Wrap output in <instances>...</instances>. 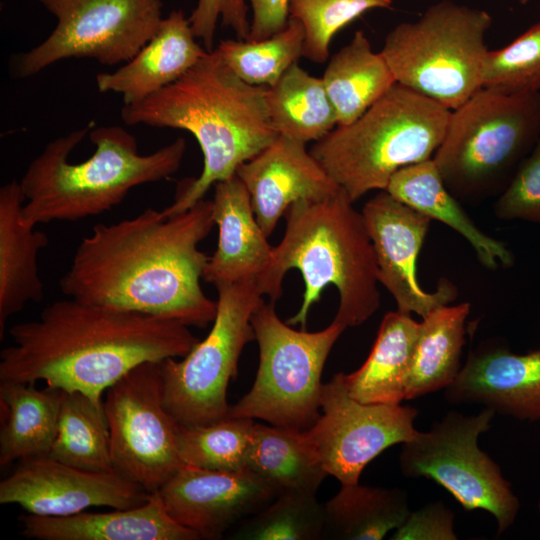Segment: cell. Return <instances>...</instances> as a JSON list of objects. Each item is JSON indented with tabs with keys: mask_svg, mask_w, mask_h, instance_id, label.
Wrapping results in <instances>:
<instances>
[{
	"mask_svg": "<svg viewBox=\"0 0 540 540\" xmlns=\"http://www.w3.org/2000/svg\"><path fill=\"white\" fill-rule=\"evenodd\" d=\"M385 191L431 220H438L461 235L486 269L509 268L514 255L501 241L484 233L449 191L433 158L397 171Z\"/></svg>",
	"mask_w": 540,
	"mask_h": 540,
	"instance_id": "obj_24",
	"label": "cell"
},
{
	"mask_svg": "<svg viewBox=\"0 0 540 540\" xmlns=\"http://www.w3.org/2000/svg\"><path fill=\"white\" fill-rule=\"evenodd\" d=\"M452 404H480L520 420L540 419V349L516 354L483 342L470 351L454 382L444 389Z\"/></svg>",
	"mask_w": 540,
	"mask_h": 540,
	"instance_id": "obj_18",
	"label": "cell"
},
{
	"mask_svg": "<svg viewBox=\"0 0 540 540\" xmlns=\"http://www.w3.org/2000/svg\"><path fill=\"white\" fill-rule=\"evenodd\" d=\"M305 32L289 18L284 29L259 41L226 39L215 48L227 67L242 81L270 87L303 56Z\"/></svg>",
	"mask_w": 540,
	"mask_h": 540,
	"instance_id": "obj_33",
	"label": "cell"
},
{
	"mask_svg": "<svg viewBox=\"0 0 540 540\" xmlns=\"http://www.w3.org/2000/svg\"><path fill=\"white\" fill-rule=\"evenodd\" d=\"M495 414L486 407L472 415L449 411L402 444L399 467L405 477L436 482L466 511L490 513L500 535L515 521L520 503L499 465L478 445Z\"/></svg>",
	"mask_w": 540,
	"mask_h": 540,
	"instance_id": "obj_11",
	"label": "cell"
},
{
	"mask_svg": "<svg viewBox=\"0 0 540 540\" xmlns=\"http://www.w3.org/2000/svg\"><path fill=\"white\" fill-rule=\"evenodd\" d=\"M324 506L323 538L381 540L410 513L406 491L393 487L341 484Z\"/></svg>",
	"mask_w": 540,
	"mask_h": 540,
	"instance_id": "obj_29",
	"label": "cell"
},
{
	"mask_svg": "<svg viewBox=\"0 0 540 540\" xmlns=\"http://www.w3.org/2000/svg\"><path fill=\"white\" fill-rule=\"evenodd\" d=\"M468 302L439 307L422 318L410 363L405 400L450 386L462 369Z\"/></svg>",
	"mask_w": 540,
	"mask_h": 540,
	"instance_id": "obj_27",
	"label": "cell"
},
{
	"mask_svg": "<svg viewBox=\"0 0 540 540\" xmlns=\"http://www.w3.org/2000/svg\"><path fill=\"white\" fill-rule=\"evenodd\" d=\"M157 492L178 524L199 539H218L262 510L280 491L250 469L224 472L182 464Z\"/></svg>",
	"mask_w": 540,
	"mask_h": 540,
	"instance_id": "obj_17",
	"label": "cell"
},
{
	"mask_svg": "<svg viewBox=\"0 0 540 540\" xmlns=\"http://www.w3.org/2000/svg\"><path fill=\"white\" fill-rule=\"evenodd\" d=\"M322 79L337 126L353 123L397 83L386 59L373 51L362 30L332 56Z\"/></svg>",
	"mask_w": 540,
	"mask_h": 540,
	"instance_id": "obj_28",
	"label": "cell"
},
{
	"mask_svg": "<svg viewBox=\"0 0 540 540\" xmlns=\"http://www.w3.org/2000/svg\"><path fill=\"white\" fill-rule=\"evenodd\" d=\"M47 456L87 471H114L103 404L81 392L61 390L58 431Z\"/></svg>",
	"mask_w": 540,
	"mask_h": 540,
	"instance_id": "obj_32",
	"label": "cell"
},
{
	"mask_svg": "<svg viewBox=\"0 0 540 540\" xmlns=\"http://www.w3.org/2000/svg\"><path fill=\"white\" fill-rule=\"evenodd\" d=\"M454 519L453 511L442 501L431 502L416 511H410L390 539L457 540Z\"/></svg>",
	"mask_w": 540,
	"mask_h": 540,
	"instance_id": "obj_40",
	"label": "cell"
},
{
	"mask_svg": "<svg viewBox=\"0 0 540 540\" xmlns=\"http://www.w3.org/2000/svg\"><path fill=\"white\" fill-rule=\"evenodd\" d=\"M343 374L323 384L320 416L303 435L328 475L355 484L374 458L415 435L418 410L361 403L349 395Z\"/></svg>",
	"mask_w": 540,
	"mask_h": 540,
	"instance_id": "obj_14",
	"label": "cell"
},
{
	"mask_svg": "<svg viewBox=\"0 0 540 540\" xmlns=\"http://www.w3.org/2000/svg\"><path fill=\"white\" fill-rule=\"evenodd\" d=\"M481 86L507 95L540 92V21L505 47L488 50Z\"/></svg>",
	"mask_w": 540,
	"mask_h": 540,
	"instance_id": "obj_36",
	"label": "cell"
},
{
	"mask_svg": "<svg viewBox=\"0 0 540 540\" xmlns=\"http://www.w3.org/2000/svg\"><path fill=\"white\" fill-rule=\"evenodd\" d=\"M451 112L396 83L357 120L336 126L309 151L356 202L385 190L400 169L433 158Z\"/></svg>",
	"mask_w": 540,
	"mask_h": 540,
	"instance_id": "obj_6",
	"label": "cell"
},
{
	"mask_svg": "<svg viewBox=\"0 0 540 540\" xmlns=\"http://www.w3.org/2000/svg\"><path fill=\"white\" fill-rule=\"evenodd\" d=\"M392 0H289V18L305 32L303 57L324 63L335 34L365 12L392 7Z\"/></svg>",
	"mask_w": 540,
	"mask_h": 540,
	"instance_id": "obj_37",
	"label": "cell"
},
{
	"mask_svg": "<svg viewBox=\"0 0 540 540\" xmlns=\"http://www.w3.org/2000/svg\"><path fill=\"white\" fill-rule=\"evenodd\" d=\"M214 225L212 201L205 199L170 217L148 208L97 224L78 244L59 287L84 303L204 328L214 321L217 302L201 287L209 256L198 246Z\"/></svg>",
	"mask_w": 540,
	"mask_h": 540,
	"instance_id": "obj_1",
	"label": "cell"
},
{
	"mask_svg": "<svg viewBox=\"0 0 540 540\" xmlns=\"http://www.w3.org/2000/svg\"><path fill=\"white\" fill-rule=\"evenodd\" d=\"M491 24L487 11L443 0L391 29L380 52L397 83L452 111L482 88Z\"/></svg>",
	"mask_w": 540,
	"mask_h": 540,
	"instance_id": "obj_8",
	"label": "cell"
},
{
	"mask_svg": "<svg viewBox=\"0 0 540 540\" xmlns=\"http://www.w3.org/2000/svg\"><path fill=\"white\" fill-rule=\"evenodd\" d=\"M540 138V92L481 88L452 110L433 160L459 201L499 196Z\"/></svg>",
	"mask_w": 540,
	"mask_h": 540,
	"instance_id": "obj_7",
	"label": "cell"
},
{
	"mask_svg": "<svg viewBox=\"0 0 540 540\" xmlns=\"http://www.w3.org/2000/svg\"><path fill=\"white\" fill-rule=\"evenodd\" d=\"M25 201L19 181L12 180L0 188V339L9 317L29 302H40L45 295L38 254L49 239L24 222Z\"/></svg>",
	"mask_w": 540,
	"mask_h": 540,
	"instance_id": "obj_23",
	"label": "cell"
},
{
	"mask_svg": "<svg viewBox=\"0 0 540 540\" xmlns=\"http://www.w3.org/2000/svg\"><path fill=\"white\" fill-rule=\"evenodd\" d=\"M186 141L140 154L136 138L118 125L76 129L50 141L19 183L22 217L36 227L77 221L119 205L135 187L171 177L181 166Z\"/></svg>",
	"mask_w": 540,
	"mask_h": 540,
	"instance_id": "obj_4",
	"label": "cell"
},
{
	"mask_svg": "<svg viewBox=\"0 0 540 540\" xmlns=\"http://www.w3.org/2000/svg\"><path fill=\"white\" fill-rule=\"evenodd\" d=\"M494 215L540 225V138L505 190L497 197Z\"/></svg>",
	"mask_w": 540,
	"mask_h": 540,
	"instance_id": "obj_38",
	"label": "cell"
},
{
	"mask_svg": "<svg viewBox=\"0 0 540 540\" xmlns=\"http://www.w3.org/2000/svg\"><path fill=\"white\" fill-rule=\"evenodd\" d=\"M217 311L207 336L181 358L161 362L163 402L182 427L227 417V388L238 374L243 348L255 340L251 318L264 300L255 282L216 287Z\"/></svg>",
	"mask_w": 540,
	"mask_h": 540,
	"instance_id": "obj_10",
	"label": "cell"
},
{
	"mask_svg": "<svg viewBox=\"0 0 540 540\" xmlns=\"http://www.w3.org/2000/svg\"><path fill=\"white\" fill-rule=\"evenodd\" d=\"M9 335L13 343L0 353L1 381H44L97 404L133 368L184 357L199 341L179 321L72 298L49 304Z\"/></svg>",
	"mask_w": 540,
	"mask_h": 540,
	"instance_id": "obj_2",
	"label": "cell"
},
{
	"mask_svg": "<svg viewBox=\"0 0 540 540\" xmlns=\"http://www.w3.org/2000/svg\"><path fill=\"white\" fill-rule=\"evenodd\" d=\"M36 383H0V465L48 455L57 435L61 390Z\"/></svg>",
	"mask_w": 540,
	"mask_h": 540,
	"instance_id": "obj_26",
	"label": "cell"
},
{
	"mask_svg": "<svg viewBox=\"0 0 540 540\" xmlns=\"http://www.w3.org/2000/svg\"><path fill=\"white\" fill-rule=\"evenodd\" d=\"M57 20L49 36L11 57L13 78L31 77L70 58L103 65L129 61L155 34L162 0H39Z\"/></svg>",
	"mask_w": 540,
	"mask_h": 540,
	"instance_id": "obj_12",
	"label": "cell"
},
{
	"mask_svg": "<svg viewBox=\"0 0 540 540\" xmlns=\"http://www.w3.org/2000/svg\"><path fill=\"white\" fill-rule=\"evenodd\" d=\"M530 0H519V2L523 5L527 4Z\"/></svg>",
	"mask_w": 540,
	"mask_h": 540,
	"instance_id": "obj_42",
	"label": "cell"
},
{
	"mask_svg": "<svg viewBox=\"0 0 540 540\" xmlns=\"http://www.w3.org/2000/svg\"><path fill=\"white\" fill-rule=\"evenodd\" d=\"M251 324L259 347V366L251 389L230 405L227 417L260 419L305 431L319 418L328 355L345 328L332 321L317 332L295 330L283 322L274 302L265 300Z\"/></svg>",
	"mask_w": 540,
	"mask_h": 540,
	"instance_id": "obj_9",
	"label": "cell"
},
{
	"mask_svg": "<svg viewBox=\"0 0 540 540\" xmlns=\"http://www.w3.org/2000/svg\"><path fill=\"white\" fill-rule=\"evenodd\" d=\"M266 103L278 135L305 144L322 139L338 125L323 79L309 74L298 63L267 87Z\"/></svg>",
	"mask_w": 540,
	"mask_h": 540,
	"instance_id": "obj_30",
	"label": "cell"
},
{
	"mask_svg": "<svg viewBox=\"0 0 540 540\" xmlns=\"http://www.w3.org/2000/svg\"><path fill=\"white\" fill-rule=\"evenodd\" d=\"M340 188L317 200H301L286 211V228L273 246L269 267L259 283L272 302L282 295L286 273L298 270L304 281L302 304L287 320L305 329L312 305L328 285L339 304L334 322L345 329L366 322L380 307L378 266L362 212Z\"/></svg>",
	"mask_w": 540,
	"mask_h": 540,
	"instance_id": "obj_5",
	"label": "cell"
},
{
	"mask_svg": "<svg viewBox=\"0 0 540 540\" xmlns=\"http://www.w3.org/2000/svg\"><path fill=\"white\" fill-rule=\"evenodd\" d=\"M236 174L267 237L295 202L325 198L340 189L305 143L282 135L240 165Z\"/></svg>",
	"mask_w": 540,
	"mask_h": 540,
	"instance_id": "obj_19",
	"label": "cell"
},
{
	"mask_svg": "<svg viewBox=\"0 0 540 540\" xmlns=\"http://www.w3.org/2000/svg\"><path fill=\"white\" fill-rule=\"evenodd\" d=\"M214 187L211 201L218 240L203 280L215 287L239 282H255L259 287L273 246L256 220L249 192L237 174Z\"/></svg>",
	"mask_w": 540,
	"mask_h": 540,
	"instance_id": "obj_20",
	"label": "cell"
},
{
	"mask_svg": "<svg viewBox=\"0 0 540 540\" xmlns=\"http://www.w3.org/2000/svg\"><path fill=\"white\" fill-rule=\"evenodd\" d=\"M231 28L239 40H248L251 20L248 18L247 0H198L189 21L196 38L203 47L212 51L218 20Z\"/></svg>",
	"mask_w": 540,
	"mask_h": 540,
	"instance_id": "obj_39",
	"label": "cell"
},
{
	"mask_svg": "<svg viewBox=\"0 0 540 540\" xmlns=\"http://www.w3.org/2000/svg\"><path fill=\"white\" fill-rule=\"evenodd\" d=\"M253 419L225 417L192 427L179 426L178 453L182 464L224 472L248 469Z\"/></svg>",
	"mask_w": 540,
	"mask_h": 540,
	"instance_id": "obj_34",
	"label": "cell"
},
{
	"mask_svg": "<svg viewBox=\"0 0 540 540\" xmlns=\"http://www.w3.org/2000/svg\"><path fill=\"white\" fill-rule=\"evenodd\" d=\"M104 395L113 470L157 492L182 465L179 425L163 402L161 362L138 365Z\"/></svg>",
	"mask_w": 540,
	"mask_h": 540,
	"instance_id": "obj_13",
	"label": "cell"
},
{
	"mask_svg": "<svg viewBox=\"0 0 540 540\" xmlns=\"http://www.w3.org/2000/svg\"><path fill=\"white\" fill-rule=\"evenodd\" d=\"M324 506L315 493L281 491L262 510L240 522L234 539L317 540L323 538Z\"/></svg>",
	"mask_w": 540,
	"mask_h": 540,
	"instance_id": "obj_35",
	"label": "cell"
},
{
	"mask_svg": "<svg viewBox=\"0 0 540 540\" xmlns=\"http://www.w3.org/2000/svg\"><path fill=\"white\" fill-rule=\"evenodd\" d=\"M419 330L420 322L411 314L387 312L365 362L356 371L343 374L349 395L361 403L401 404Z\"/></svg>",
	"mask_w": 540,
	"mask_h": 540,
	"instance_id": "obj_25",
	"label": "cell"
},
{
	"mask_svg": "<svg viewBox=\"0 0 540 540\" xmlns=\"http://www.w3.org/2000/svg\"><path fill=\"white\" fill-rule=\"evenodd\" d=\"M252 9L247 41H259L284 29L289 21V0H247Z\"/></svg>",
	"mask_w": 540,
	"mask_h": 540,
	"instance_id": "obj_41",
	"label": "cell"
},
{
	"mask_svg": "<svg viewBox=\"0 0 540 540\" xmlns=\"http://www.w3.org/2000/svg\"><path fill=\"white\" fill-rule=\"evenodd\" d=\"M361 212L375 251L379 283L391 294L397 310L424 318L456 300L457 288L446 279L432 292L418 282L417 261L430 218L385 190L369 199Z\"/></svg>",
	"mask_w": 540,
	"mask_h": 540,
	"instance_id": "obj_16",
	"label": "cell"
},
{
	"mask_svg": "<svg viewBox=\"0 0 540 540\" xmlns=\"http://www.w3.org/2000/svg\"><path fill=\"white\" fill-rule=\"evenodd\" d=\"M151 494L115 471H87L47 455L21 460L0 482L1 504H17L39 516H68L101 506L128 509L146 503Z\"/></svg>",
	"mask_w": 540,
	"mask_h": 540,
	"instance_id": "obj_15",
	"label": "cell"
},
{
	"mask_svg": "<svg viewBox=\"0 0 540 540\" xmlns=\"http://www.w3.org/2000/svg\"><path fill=\"white\" fill-rule=\"evenodd\" d=\"M539 512H540V502H539Z\"/></svg>",
	"mask_w": 540,
	"mask_h": 540,
	"instance_id": "obj_43",
	"label": "cell"
},
{
	"mask_svg": "<svg viewBox=\"0 0 540 540\" xmlns=\"http://www.w3.org/2000/svg\"><path fill=\"white\" fill-rule=\"evenodd\" d=\"M248 469L281 491L317 492L328 476L303 431L254 423Z\"/></svg>",
	"mask_w": 540,
	"mask_h": 540,
	"instance_id": "obj_31",
	"label": "cell"
},
{
	"mask_svg": "<svg viewBox=\"0 0 540 540\" xmlns=\"http://www.w3.org/2000/svg\"><path fill=\"white\" fill-rule=\"evenodd\" d=\"M266 91L238 78L214 49L172 84L123 105L120 116L126 125L185 130L201 148L200 175L178 184L174 201L162 210L165 216L192 208L212 185L234 176L276 139Z\"/></svg>",
	"mask_w": 540,
	"mask_h": 540,
	"instance_id": "obj_3",
	"label": "cell"
},
{
	"mask_svg": "<svg viewBox=\"0 0 540 540\" xmlns=\"http://www.w3.org/2000/svg\"><path fill=\"white\" fill-rule=\"evenodd\" d=\"M206 53L196 42L189 18L182 10H174L123 66L98 73L96 85L101 93L121 95L123 105L136 104L178 80Z\"/></svg>",
	"mask_w": 540,
	"mask_h": 540,
	"instance_id": "obj_21",
	"label": "cell"
},
{
	"mask_svg": "<svg viewBox=\"0 0 540 540\" xmlns=\"http://www.w3.org/2000/svg\"><path fill=\"white\" fill-rule=\"evenodd\" d=\"M21 535L37 540H197L198 535L173 520L158 492L128 509L80 512L68 516L22 515Z\"/></svg>",
	"mask_w": 540,
	"mask_h": 540,
	"instance_id": "obj_22",
	"label": "cell"
}]
</instances>
